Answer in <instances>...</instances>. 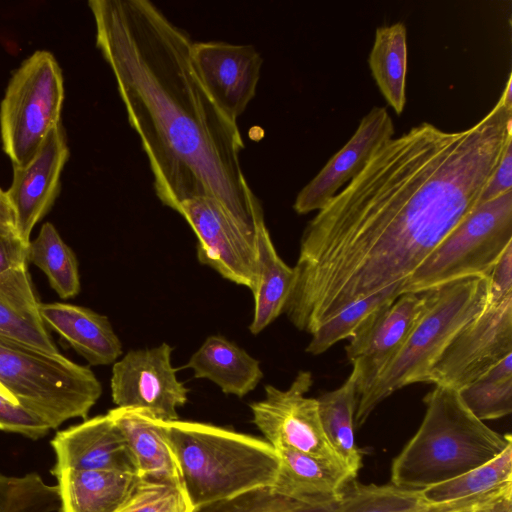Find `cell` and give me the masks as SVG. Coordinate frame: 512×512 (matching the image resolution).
Here are the masks:
<instances>
[{
  "label": "cell",
  "mask_w": 512,
  "mask_h": 512,
  "mask_svg": "<svg viewBox=\"0 0 512 512\" xmlns=\"http://www.w3.org/2000/svg\"><path fill=\"white\" fill-rule=\"evenodd\" d=\"M511 142L502 93L470 128L422 122L380 144L306 226L283 313L312 334L349 303L406 283L480 203Z\"/></svg>",
  "instance_id": "1"
},
{
  "label": "cell",
  "mask_w": 512,
  "mask_h": 512,
  "mask_svg": "<svg viewBox=\"0 0 512 512\" xmlns=\"http://www.w3.org/2000/svg\"><path fill=\"white\" fill-rule=\"evenodd\" d=\"M88 5L159 200L177 212L184 201L213 198L255 230L264 213L240 164L244 142L198 78L190 36L147 0Z\"/></svg>",
  "instance_id": "2"
},
{
  "label": "cell",
  "mask_w": 512,
  "mask_h": 512,
  "mask_svg": "<svg viewBox=\"0 0 512 512\" xmlns=\"http://www.w3.org/2000/svg\"><path fill=\"white\" fill-rule=\"evenodd\" d=\"M424 403L419 429L393 460L396 487L421 491L491 461L512 445L509 434H499L467 409L458 390L435 386Z\"/></svg>",
  "instance_id": "3"
},
{
  "label": "cell",
  "mask_w": 512,
  "mask_h": 512,
  "mask_svg": "<svg viewBox=\"0 0 512 512\" xmlns=\"http://www.w3.org/2000/svg\"><path fill=\"white\" fill-rule=\"evenodd\" d=\"M194 508L272 487L280 458L266 440L215 425L162 421Z\"/></svg>",
  "instance_id": "4"
},
{
  "label": "cell",
  "mask_w": 512,
  "mask_h": 512,
  "mask_svg": "<svg viewBox=\"0 0 512 512\" xmlns=\"http://www.w3.org/2000/svg\"><path fill=\"white\" fill-rule=\"evenodd\" d=\"M425 308L404 345L372 388L357 400L354 425L360 427L395 391L428 383L429 375L457 333L487 304L488 277L455 280L428 289Z\"/></svg>",
  "instance_id": "5"
},
{
  "label": "cell",
  "mask_w": 512,
  "mask_h": 512,
  "mask_svg": "<svg viewBox=\"0 0 512 512\" xmlns=\"http://www.w3.org/2000/svg\"><path fill=\"white\" fill-rule=\"evenodd\" d=\"M0 384L50 429L86 418L102 394L88 366L0 335Z\"/></svg>",
  "instance_id": "6"
},
{
  "label": "cell",
  "mask_w": 512,
  "mask_h": 512,
  "mask_svg": "<svg viewBox=\"0 0 512 512\" xmlns=\"http://www.w3.org/2000/svg\"><path fill=\"white\" fill-rule=\"evenodd\" d=\"M512 244V190L478 204L406 282V292L487 276Z\"/></svg>",
  "instance_id": "7"
},
{
  "label": "cell",
  "mask_w": 512,
  "mask_h": 512,
  "mask_svg": "<svg viewBox=\"0 0 512 512\" xmlns=\"http://www.w3.org/2000/svg\"><path fill=\"white\" fill-rule=\"evenodd\" d=\"M62 70L46 50L30 55L14 71L0 104L2 147L13 166L26 164L60 121Z\"/></svg>",
  "instance_id": "8"
},
{
  "label": "cell",
  "mask_w": 512,
  "mask_h": 512,
  "mask_svg": "<svg viewBox=\"0 0 512 512\" xmlns=\"http://www.w3.org/2000/svg\"><path fill=\"white\" fill-rule=\"evenodd\" d=\"M512 354V295L487 293L484 310L454 337L428 383L460 390Z\"/></svg>",
  "instance_id": "9"
},
{
  "label": "cell",
  "mask_w": 512,
  "mask_h": 512,
  "mask_svg": "<svg viewBox=\"0 0 512 512\" xmlns=\"http://www.w3.org/2000/svg\"><path fill=\"white\" fill-rule=\"evenodd\" d=\"M177 212L197 237L199 262L252 292L257 274L256 229L242 225L219 201L209 197L184 201Z\"/></svg>",
  "instance_id": "10"
},
{
  "label": "cell",
  "mask_w": 512,
  "mask_h": 512,
  "mask_svg": "<svg viewBox=\"0 0 512 512\" xmlns=\"http://www.w3.org/2000/svg\"><path fill=\"white\" fill-rule=\"evenodd\" d=\"M312 383V374L300 371L286 390L266 385L264 399L250 404L253 423L274 448L343 466L324 434L317 399L305 396Z\"/></svg>",
  "instance_id": "11"
},
{
  "label": "cell",
  "mask_w": 512,
  "mask_h": 512,
  "mask_svg": "<svg viewBox=\"0 0 512 512\" xmlns=\"http://www.w3.org/2000/svg\"><path fill=\"white\" fill-rule=\"evenodd\" d=\"M167 343L128 351L113 364L111 395L122 408H142L162 421L178 419L177 408L187 402L188 389L172 365Z\"/></svg>",
  "instance_id": "12"
},
{
  "label": "cell",
  "mask_w": 512,
  "mask_h": 512,
  "mask_svg": "<svg viewBox=\"0 0 512 512\" xmlns=\"http://www.w3.org/2000/svg\"><path fill=\"white\" fill-rule=\"evenodd\" d=\"M68 158L69 148L60 122L26 164L13 166L12 183L6 194L14 214L15 232L27 246L33 228L58 197L61 173Z\"/></svg>",
  "instance_id": "13"
},
{
  "label": "cell",
  "mask_w": 512,
  "mask_h": 512,
  "mask_svg": "<svg viewBox=\"0 0 512 512\" xmlns=\"http://www.w3.org/2000/svg\"><path fill=\"white\" fill-rule=\"evenodd\" d=\"M428 296L429 290L402 293L349 339L346 355L358 375V398L372 388L396 357L421 316Z\"/></svg>",
  "instance_id": "14"
},
{
  "label": "cell",
  "mask_w": 512,
  "mask_h": 512,
  "mask_svg": "<svg viewBox=\"0 0 512 512\" xmlns=\"http://www.w3.org/2000/svg\"><path fill=\"white\" fill-rule=\"evenodd\" d=\"M194 69L207 93L232 121L254 98L262 58L252 45L221 41L193 42Z\"/></svg>",
  "instance_id": "15"
},
{
  "label": "cell",
  "mask_w": 512,
  "mask_h": 512,
  "mask_svg": "<svg viewBox=\"0 0 512 512\" xmlns=\"http://www.w3.org/2000/svg\"><path fill=\"white\" fill-rule=\"evenodd\" d=\"M394 124L385 107H373L352 137L297 194L293 208L298 214L319 211L339 189L355 178L375 149L393 137Z\"/></svg>",
  "instance_id": "16"
},
{
  "label": "cell",
  "mask_w": 512,
  "mask_h": 512,
  "mask_svg": "<svg viewBox=\"0 0 512 512\" xmlns=\"http://www.w3.org/2000/svg\"><path fill=\"white\" fill-rule=\"evenodd\" d=\"M51 446L56 458L53 475L66 469L138 474L127 441L108 413L58 431Z\"/></svg>",
  "instance_id": "17"
},
{
  "label": "cell",
  "mask_w": 512,
  "mask_h": 512,
  "mask_svg": "<svg viewBox=\"0 0 512 512\" xmlns=\"http://www.w3.org/2000/svg\"><path fill=\"white\" fill-rule=\"evenodd\" d=\"M41 318L90 365L114 364L122 344L109 319L89 308L63 302L40 303Z\"/></svg>",
  "instance_id": "18"
},
{
  "label": "cell",
  "mask_w": 512,
  "mask_h": 512,
  "mask_svg": "<svg viewBox=\"0 0 512 512\" xmlns=\"http://www.w3.org/2000/svg\"><path fill=\"white\" fill-rule=\"evenodd\" d=\"M512 490V445L491 461L420 491L426 512H469Z\"/></svg>",
  "instance_id": "19"
},
{
  "label": "cell",
  "mask_w": 512,
  "mask_h": 512,
  "mask_svg": "<svg viewBox=\"0 0 512 512\" xmlns=\"http://www.w3.org/2000/svg\"><path fill=\"white\" fill-rule=\"evenodd\" d=\"M28 264L0 273V335L50 354H59L40 315Z\"/></svg>",
  "instance_id": "20"
},
{
  "label": "cell",
  "mask_w": 512,
  "mask_h": 512,
  "mask_svg": "<svg viewBox=\"0 0 512 512\" xmlns=\"http://www.w3.org/2000/svg\"><path fill=\"white\" fill-rule=\"evenodd\" d=\"M275 449L280 465L271 488L285 497L308 504L336 501L355 479L341 465L289 448Z\"/></svg>",
  "instance_id": "21"
},
{
  "label": "cell",
  "mask_w": 512,
  "mask_h": 512,
  "mask_svg": "<svg viewBox=\"0 0 512 512\" xmlns=\"http://www.w3.org/2000/svg\"><path fill=\"white\" fill-rule=\"evenodd\" d=\"M108 414L124 435L140 477L183 485L179 464L165 436L162 420L142 408L116 407Z\"/></svg>",
  "instance_id": "22"
},
{
  "label": "cell",
  "mask_w": 512,
  "mask_h": 512,
  "mask_svg": "<svg viewBox=\"0 0 512 512\" xmlns=\"http://www.w3.org/2000/svg\"><path fill=\"white\" fill-rule=\"evenodd\" d=\"M185 367L195 378L207 379L223 393L239 398L253 391L263 378L260 362L221 335L207 337Z\"/></svg>",
  "instance_id": "23"
},
{
  "label": "cell",
  "mask_w": 512,
  "mask_h": 512,
  "mask_svg": "<svg viewBox=\"0 0 512 512\" xmlns=\"http://www.w3.org/2000/svg\"><path fill=\"white\" fill-rule=\"evenodd\" d=\"M58 480L59 512H114L139 475L115 470H62Z\"/></svg>",
  "instance_id": "24"
},
{
  "label": "cell",
  "mask_w": 512,
  "mask_h": 512,
  "mask_svg": "<svg viewBox=\"0 0 512 512\" xmlns=\"http://www.w3.org/2000/svg\"><path fill=\"white\" fill-rule=\"evenodd\" d=\"M257 274L253 319L249 330L256 335L283 312L294 280V269L278 255L265 221L256 225Z\"/></svg>",
  "instance_id": "25"
},
{
  "label": "cell",
  "mask_w": 512,
  "mask_h": 512,
  "mask_svg": "<svg viewBox=\"0 0 512 512\" xmlns=\"http://www.w3.org/2000/svg\"><path fill=\"white\" fill-rule=\"evenodd\" d=\"M357 399L358 375L354 368L341 386L317 398L324 434L343 466L354 478L362 463L354 436Z\"/></svg>",
  "instance_id": "26"
},
{
  "label": "cell",
  "mask_w": 512,
  "mask_h": 512,
  "mask_svg": "<svg viewBox=\"0 0 512 512\" xmlns=\"http://www.w3.org/2000/svg\"><path fill=\"white\" fill-rule=\"evenodd\" d=\"M368 64L383 97L396 114H401L406 103L407 73V30L404 23L376 29Z\"/></svg>",
  "instance_id": "27"
},
{
  "label": "cell",
  "mask_w": 512,
  "mask_h": 512,
  "mask_svg": "<svg viewBox=\"0 0 512 512\" xmlns=\"http://www.w3.org/2000/svg\"><path fill=\"white\" fill-rule=\"evenodd\" d=\"M405 292L406 283H397L349 303L311 334L306 352L318 355L341 340L354 337Z\"/></svg>",
  "instance_id": "28"
},
{
  "label": "cell",
  "mask_w": 512,
  "mask_h": 512,
  "mask_svg": "<svg viewBox=\"0 0 512 512\" xmlns=\"http://www.w3.org/2000/svg\"><path fill=\"white\" fill-rule=\"evenodd\" d=\"M27 262H31L44 272L50 286L60 298H73L80 292L76 255L52 223H44L38 236L30 241L27 247Z\"/></svg>",
  "instance_id": "29"
},
{
  "label": "cell",
  "mask_w": 512,
  "mask_h": 512,
  "mask_svg": "<svg viewBox=\"0 0 512 512\" xmlns=\"http://www.w3.org/2000/svg\"><path fill=\"white\" fill-rule=\"evenodd\" d=\"M467 409L479 420H494L512 412V354L458 390Z\"/></svg>",
  "instance_id": "30"
},
{
  "label": "cell",
  "mask_w": 512,
  "mask_h": 512,
  "mask_svg": "<svg viewBox=\"0 0 512 512\" xmlns=\"http://www.w3.org/2000/svg\"><path fill=\"white\" fill-rule=\"evenodd\" d=\"M420 491L406 490L393 484H360L354 480L330 512H426Z\"/></svg>",
  "instance_id": "31"
},
{
  "label": "cell",
  "mask_w": 512,
  "mask_h": 512,
  "mask_svg": "<svg viewBox=\"0 0 512 512\" xmlns=\"http://www.w3.org/2000/svg\"><path fill=\"white\" fill-rule=\"evenodd\" d=\"M60 509L57 485L35 473L7 476L0 473V512H55Z\"/></svg>",
  "instance_id": "32"
},
{
  "label": "cell",
  "mask_w": 512,
  "mask_h": 512,
  "mask_svg": "<svg viewBox=\"0 0 512 512\" xmlns=\"http://www.w3.org/2000/svg\"><path fill=\"white\" fill-rule=\"evenodd\" d=\"M339 500L308 504L280 495L271 487H263L199 506L193 512H330Z\"/></svg>",
  "instance_id": "33"
},
{
  "label": "cell",
  "mask_w": 512,
  "mask_h": 512,
  "mask_svg": "<svg viewBox=\"0 0 512 512\" xmlns=\"http://www.w3.org/2000/svg\"><path fill=\"white\" fill-rule=\"evenodd\" d=\"M194 509L182 484L139 476L114 512H193Z\"/></svg>",
  "instance_id": "34"
},
{
  "label": "cell",
  "mask_w": 512,
  "mask_h": 512,
  "mask_svg": "<svg viewBox=\"0 0 512 512\" xmlns=\"http://www.w3.org/2000/svg\"><path fill=\"white\" fill-rule=\"evenodd\" d=\"M0 430L38 440L51 429L20 405L12 404L0 396Z\"/></svg>",
  "instance_id": "35"
},
{
  "label": "cell",
  "mask_w": 512,
  "mask_h": 512,
  "mask_svg": "<svg viewBox=\"0 0 512 512\" xmlns=\"http://www.w3.org/2000/svg\"><path fill=\"white\" fill-rule=\"evenodd\" d=\"M27 247L14 229L0 225V273L28 264Z\"/></svg>",
  "instance_id": "36"
},
{
  "label": "cell",
  "mask_w": 512,
  "mask_h": 512,
  "mask_svg": "<svg viewBox=\"0 0 512 512\" xmlns=\"http://www.w3.org/2000/svg\"><path fill=\"white\" fill-rule=\"evenodd\" d=\"M512 142L509 143L492 177L484 188L480 203L512 190ZM479 203V204H480Z\"/></svg>",
  "instance_id": "37"
},
{
  "label": "cell",
  "mask_w": 512,
  "mask_h": 512,
  "mask_svg": "<svg viewBox=\"0 0 512 512\" xmlns=\"http://www.w3.org/2000/svg\"><path fill=\"white\" fill-rule=\"evenodd\" d=\"M469 512H512V490Z\"/></svg>",
  "instance_id": "38"
},
{
  "label": "cell",
  "mask_w": 512,
  "mask_h": 512,
  "mask_svg": "<svg viewBox=\"0 0 512 512\" xmlns=\"http://www.w3.org/2000/svg\"><path fill=\"white\" fill-rule=\"evenodd\" d=\"M0 225L14 228V214L6 194V191L0 189Z\"/></svg>",
  "instance_id": "39"
},
{
  "label": "cell",
  "mask_w": 512,
  "mask_h": 512,
  "mask_svg": "<svg viewBox=\"0 0 512 512\" xmlns=\"http://www.w3.org/2000/svg\"><path fill=\"white\" fill-rule=\"evenodd\" d=\"M0 396L12 404L19 405L17 400L0 384Z\"/></svg>",
  "instance_id": "40"
}]
</instances>
